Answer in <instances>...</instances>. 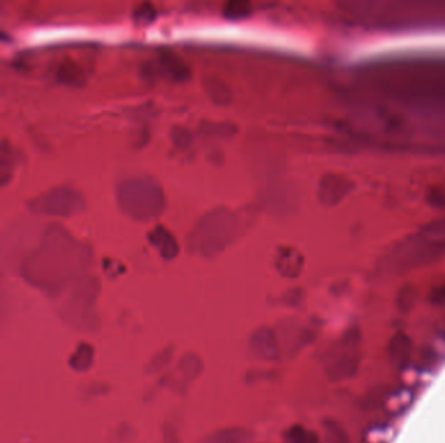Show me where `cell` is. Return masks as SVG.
Instances as JSON below:
<instances>
[{
    "label": "cell",
    "instance_id": "277c9868",
    "mask_svg": "<svg viewBox=\"0 0 445 443\" xmlns=\"http://www.w3.org/2000/svg\"><path fill=\"white\" fill-rule=\"evenodd\" d=\"M284 439L287 443H319L318 436L312 430L305 429L302 425H292L285 430Z\"/></svg>",
    "mask_w": 445,
    "mask_h": 443
},
{
    "label": "cell",
    "instance_id": "6da1fadb",
    "mask_svg": "<svg viewBox=\"0 0 445 443\" xmlns=\"http://www.w3.org/2000/svg\"><path fill=\"white\" fill-rule=\"evenodd\" d=\"M249 346L258 359L274 362L280 358V345L274 330L268 326H260L252 332Z\"/></svg>",
    "mask_w": 445,
    "mask_h": 443
},
{
    "label": "cell",
    "instance_id": "3957f363",
    "mask_svg": "<svg viewBox=\"0 0 445 443\" xmlns=\"http://www.w3.org/2000/svg\"><path fill=\"white\" fill-rule=\"evenodd\" d=\"M178 370L186 381H194L203 370V362L200 355L186 353L178 362Z\"/></svg>",
    "mask_w": 445,
    "mask_h": 443
},
{
    "label": "cell",
    "instance_id": "5b68a950",
    "mask_svg": "<svg viewBox=\"0 0 445 443\" xmlns=\"http://www.w3.org/2000/svg\"><path fill=\"white\" fill-rule=\"evenodd\" d=\"M173 353H175V348H163L162 351L156 353V354L151 358V360L148 362V367H146V372L150 373V375H154V373H158V372L163 370L164 368L171 363L172 358H173Z\"/></svg>",
    "mask_w": 445,
    "mask_h": 443
},
{
    "label": "cell",
    "instance_id": "8992f818",
    "mask_svg": "<svg viewBox=\"0 0 445 443\" xmlns=\"http://www.w3.org/2000/svg\"><path fill=\"white\" fill-rule=\"evenodd\" d=\"M326 432L328 443H342V433L331 421L326 422Z\"/></svg>",
    "mask_w": 445,
    "mask_h": 443
},
{
    "label": "cell",
    "instance_id": "7a4b0ae2",
    "mask_svg": "<svg viewBox=\"0 0 445 443\" xmlns=\"http://www.w3.org/2000/svg\"><path fill=\"white\" fill-rule=\"evenodd\" d=\"M252 430L242 427H227L211 432L200 443H249L252 439Z\"/></svg>",
    "mask_w": 445,
    "mask_h": 443
}]
</instances>
